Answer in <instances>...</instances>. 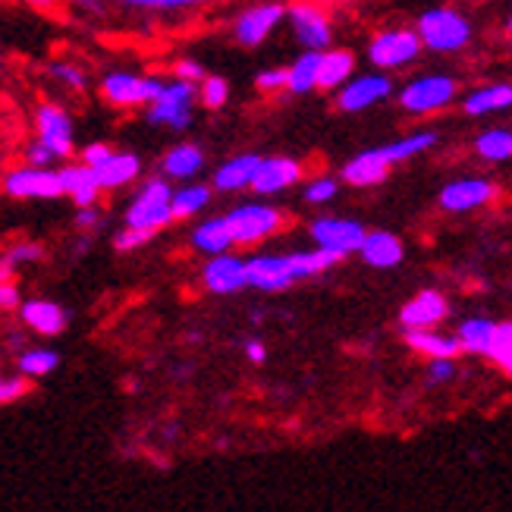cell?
<instances>
[{
    "label": "cell",
    "instance_id": "53",
    "mask_svg": "<svg viewBox=\"0 0 512 512\" xmlns=\"http://www.w3.org/2000/svg\"><path fill=\"white\" fill-rule=\"evenodd\" d=\"M494 346H503V349L512 352V324H497V340H494Z\"/></svg>",
    "mask_w": 512,
    "mask_h": 512
},
{
    "label": "cell",
    "instance_id": "27",
    "mask_svg": "<svg viewBox=\"0 0 512 512\" xmlns=\"http://www.w3.org/2000/svg\"><path fill=\"white\" fill-rule=\"evenodd\" d=\"M192 246L198 252L211 255V258L227 255V249L236 246L233 230H230V220L227 217H211V220H205V224H198L195 233H192Z\"/></svg>",
    "mask_w": 512,
    "mask_h": 512
},
{
    "label": "cell",
    "instance_id": "43",
    "mask_svg": "<svg viewBox=\"0 0 512 512\" xmlns=\"http://www.w3.org/2000/svg\"><path fill=\"white\" fill-rule=\"evenodd\" d=\"M337 198V180H330V176H321V180H311L308 189H305V202L311 205H327Z\"/></svg>",
    "mask_w": 512,
    "mask_h": 512
},
{
    "label": "cell",
    "instance_id": "55",
    "mask_svg": "<svg viewBox=\"0 0 512 512\" xmlns=\"http://www.w3.org/2000/svg\"><path fill=\"white\" fill-rule=\"evenodd\" d=\"M22 343H26V337H22L19 330H10V333H7V346H10V349H13L16 355L22 352Z\"/></svg>",
    "mask_w": 512,
    "mask_h": 512
},
{
    "label": "cell",
    "instance_id": "14",
    "mask_svg": "<svg viewBox=\"0 0 512 512\" xmlns=\"http://www.w3.org/2000/svg\"><path fill=\"white\" fill-rule=\"evenodd\" d=\"M296 280L299 277L289 255H258L249 261V286L264 289V293H280V289L293 286Z\"/></svg>",
    "mask_w": 512,
    "mask_h": 512
},
{
    "label": "cell",
    "instance_id": "22",
    "mask_svg": "<svg viewBox=\"0 0 512 512\" xmlns=\"http://www.w3.org/2000/svg\"><path fill=\"white\" fill-rule=\"evenodd\" d=\"M205 167V151L192 145V142H183V145H173L164 158H161V173L164 180H180V183H189L195 180L198 173Z\"/></svg>",
    "mask_w": 512,
    "mask_h": 512
},
{
    "label": "cell",
    "instance_id": "2",
    "mask_svg": "<svg viewBox=\"0 0 512 512\" xmlns=\"http://www.w3.org/2000/svg\"><path fill=\"white\" fill-rule=\"evenodd\" d=\"M173 189L164 176H151L142 183L136 198L126 208V227L142 233H158L173 224Z\"/></svg>",
    "mask_w": 512,
    "mask_h": 512
},
{
    "label": "cell",
    "instance_id": "48",
    "mask_svg": "<svg viewBox=\"0 0 512 512\" xmlns=\"http://www.w3.org/2000/svg\"><path fill=\"white\" fill-rule=\"evenodd\" d=\"M22 308V296H19V286L16 283H0V311L10 315V311Z\"/></svg>",
    "mask_w": 512,
    "mask_h": 512
},
{
    "label": "cell",
    "instance_id": "9",
    "mask_svg": "<svg viewBox=\"0 0 512 512\" xmlns=\"http://www.w3.org/2000/svg\"><path fill=\"white\" fill-rule=\"evenodd\" d=\"M286 22L293 29L296 41L305 51H330L333 44V22L327 16V10L315 0H289L286 4Z\"/></svg>",
    "mask_w": 512,
    "mask_h": 512
},
{
    "label": "cell",
    "instance_id": "10",
    "mask_svg": "<svg viewBox=\"0 0 512 512\" xmlns=\"http://www.w3.org/2000/svg\"><path fill=\"white\" fill-rule=\"evenodd\" d=\"M283 19H286V7L280 0H261V4L246 7L233 19V38L242 48H258V44H264L280 29Z\"/></svg>",
    "mask_w": 512,
    "mask_h": 512
},
{
    "label": "cell",
    "instance_id": "23",
    "mask_svg": "<svg viewBox=\"0 0 512 512\" xmlns=\"http://www.w3.org/2000/svg\"><path fill=\"white\" fill-rule=\"evenodd\" d=\"M387 173H390V164H387V158L381 154V148H371V151L355 154V158L343 167V180L349 186L368 189V186L384 183Z\"/></svg>",
    "mask_w": 512,
    "mask_h": 512
},
{
    "label": "cell",
    "instance_id": "39",
    "mask_svg": "<svg viewBox=\"0 0 512 512\" xmlns=\"http://www.w3.org/2000/svg\"><path fill=\"white\" fill-rule=\"evenodd\" d=\"M4 258L19 271V267H26V264L44 261V246H41V242H35V239H22V242H13V246L4 252Z\"/></svg>",
    "mask_w": 512,
    "mask_h": 512
},
{
    "label": "cell",
    "instance_id": "25",
    "mask_svg": "<svg viewBox=\"0 0 512 512\" xmlns=\"http://www.w3.org/2000/svg\"><path fill=\"white\" fill-rule=\"evenodd\" d=\"M506 107H512V85L509 82L481 85L462 98V110L469 117H487V114H497V110H506Z\"/></svg>",
    "mask_w": 512,
    "mask_h": 512
},
{
    "label": "cell",
    "instance_id": "29",
    "mask_svg": "<svg viewBox=\"0 0 512 512\" xmlns=\"http://www.w3.org/2000/svg\"><path fill=\"white\" fill-rule=\"evenodd\" d=\"M406 343L421 352V355H431V359H453V355L462 349L459 337H447V333H437V330H406Z\"/></svg>",
    "mask_w": 512,
    "mask_h": 512
},
{
    "label": "cell",
    "instance_id": "32",
    "mask_svg": "<svg viewBox=\"0 0 512 512\" xmlns=\"http://www.w3.org/2000/svg\"><path fill=\"white\" fill-rule=\"evenodd\" d=\"M456 337H459L462 349H469L475 355H491L494 340H497V324L484 321V318H469L459 327Z\"/></svg>",
    "mask_w": 512,
    "mask_h": 512
},
{
    "label": "cell",
    "instance_id": "35",
    "mask_svg": "<svg viewBox=\"0 0 512 512\" xmlns=\"http://www.w3.org/2000/svg\"><path fill=\"white\" fill-rule=\"evenodd\" d=\"M114 4L123 7V10H132V13H161V16H170V13L202 10V7L211 4V0H114Z\"/></svg>",
    "mask_w": 512,
    "mask_h": 512
},
{
    "label": "cell",
    "instance_id": "1",
    "mask_svg": "<svg viewBox=\"0 0 512 512\" xmlns=\"http://www.w3.org/2000/svg\"><path fill=\"white\" fill-rule=\"evenodd\" d=\"M415 32L421 44H425V51H434V54H459L469 48L475 38L472 19L459 13L456 7L425 10L415 22Z\"/></svg>",
    "mask_w": 512,
    "mask_h": 512
},
{
    "label": "cell",
    "instance_id": "24",
    "mask_svg": "<svg viewBox=\"0 0 512 512\" xmlns=\"http://www.w3.org/2000/svg\"><path fill=\"white\" fill-rule=\"evenodd\" d=\"M261 167L258 154H236L227 164H220L214 173V189L220 192H239V189H252L255 173Z\"/></svg>",
    "mask_w": 512,
    "mask_h": 512
},
{
    "label": "cell",
    "instance_id": "33",
    "mask_svg": "<svg viewBox=\"0 0 512 512\" xmlns=\"http://www.w3.org/2000/svg\"><path fill=\"white\" fill-rule=\"evenodd\" d=\"M16 368H19L22 377H29V381H38V377H48L51 371L60 368V355L54 349L32 346V349H22L16 355Z\"/></svg>",
    "mask_w": 512,
    "mask_h": 512
},
{
    "label": "cell",
    "instance_id": "40",
    "mask_svg": "<svg viewBox=\"0 0 512 512\" xmlns=\"http://www.w3.org/2000/svg\"><path fill=\"white\" fill-rule=\"evenodd\" d=\"M255 88L267 95H277V92H289V70L286 66H271V70H261L255 76Z\"/></svg>",
    "mask_w": 512,
    "mask_h": 512
},
{
    "label": "cell",
    "instance_id": "18",
    "mask_svg": "<svg viewBox=\"0 0 512 512\" xmlns=\"http://www.w3.org/2000/svg\"><path fill=\"white\" fill-rule=\"evenodd\" d=\"M447 315H450V305H447V299H443L440 293H434V289L418 293L412 302L403 305V311H399V318H403L406 330H431L434 324H440Z\"/></svg>",
    "mask_w": 512,
    "mask_h": 512
},
{
    "label": "cell",
    "instance_id": "44",
    "mask_svg": "<svg viewBox=\"0 0 512 512\" xmlns=\"http://www.w3.org/2000/svg\"><path fill=\"white\" fill-rule=\"evenodd\" d=\"M22 164H29V167H54L57 158L51 154V148H44L38 139H29L26 145H22Z\"/></svg>",
    "mask_w": 512,
    "mask_h": 512
},
{
    "label": "cell",
    "instance_id": "20",
    "mask_svg": "<svg viewBox=\"0 0 512 512\" xmlns=\"http://www.w3.org/2000/svg\"><path fill=\"white\" fill-rule=\"evenodd\" d=\"M19 318H22V324H26L29 330H35L38 337H60V333L66 330V324H70L66 311L57 302H48V299L22 302Z\"/></svg>",
    "mask_w": 512,
    "mask_h": 512
},
{
    "label": "cell",
    "instance_id": "61",
    "mask_svg": "<svg viewBox=\"0 0 512 512\" xmlns=\"http://www.w3.org/2000/svg\"><path fill=\"white\" fill-rule=\"evenodd\" d=\"M0 365H4V362H0Z\"/></svg>",
    "mask_w": 512,
    "mask_h": 512
},
{
    "label": "cell",
    "instance_id": "5",
    "mask_svg": "<svg viewBox=\"0 0 512 512\" xmlns=\"http://www.w3.org/2000/svg\"><path fill=\"white\" fill-rule=\"evenodd\" d=\"M198 104V85L180 82V79H167L158 101L145 107V117L151 126H164L173 132H183L192 126V114Z\"/></svg>",
    "mask_w": 512,
    "mask_h": 512
},
{
    "label": "cell",
    "instance_id": "7",
    "mask_svg": "<svg viewBox=\"0 0 512 512\" xmlns=\"http://www.w3.org/2000/svg\"><path fill=\"white\" fill-rule=\"evenodd\" d=\"M459 95V85L453 76L447 73H428V76H418L412 82L403 85V92H399V104H403L406 114H415V117H428V114H437V110L450 107Z\"/></svg>",
    "mask_w": 512,
    "mask_h": 512
},
{
    "label": "cell",
    "instance_id": "46",
    "mask_svg": "<svg viewBox=\"0 0 512 512\" xmlns=\"http://www.w3.org/2000/svg\"><path fill=\"white\" fill-rule=\"evenodd\" d=\"M151 236H154V233H142V230H129V227H123V230L117 233V239H114V249H117V252H132V249L145 246V242H148Z\"/></svg>",
    "mask_w": 512,
    "mask_h": 512
},
{
    "label": "cell",
    "instance_id": "60",
    "mask_svg": "<svg viewBox=\"0 0 512 512\" xmlns=\"http://www.w3.org/2000/svg\"><path fill=\"white\" fill-rule=\"evenodd\" d=\"M0 180H4V173H0Z\"/></svg>",
    "mask_w": 512,
    "mask_h": 512
},
{
    "label": "cell",
    "instance_id": "58",
    "mask_svg": "<svg viewBox=\"0 0 512 512\" xmlns=\"http://www.w3.org/2000/svg\"><path fill=\"white\" fill-rule=\"evenodd\" d=\"M506 32H509V44H512V13H509V22H506Z\"/></svg>",
    "mask_w": 512,
    "mask_h": 512
},
{
    "label": "cell",
    "instance_id": "47",
    "mask_svg": "<svg viewBox=\"0 0 512 512\" xmlns=\"http://www.w3.org/2000/svg\"><path fill=\"white\" fill-rule=\"evenodd\" d=\"M110 4H114V0H70V10H76L85 19H98L107 13Z\"/></svg>",
    "mask_w": 512,
    "mask_h": 512
},
{
    "label": "cell",
    "instance_id": "16",
    "mask_svg": "<svg viewBox=\"0 0 512 512\" xmlns=\"http://www.w3.org/2000/svg\"><path fill=\"white\" fill-rule=\"evenodd\" d=\"M205 286L217 296H227L236 293V289L249 286V261H239L233 255H217L205 264V274H202Z\"/></svg>",
    "mask_w": 512,
    "mask_h": 512
},
{
    "label": "cell",
    "instance_id": "21",
    "mask_svg": "<svg viewBox=\"0 0 512 512\" xmlns=\"http://www.w3.org/2000/svg\"><path fill=\"white\" fill-rule=\"evenodd\" d=\"M95 176H98V183H101L104 192H114V189H123V186L139 180V176H142V161H139V154H132V151H114L95 170Z\"/></svg>",
    "mask_w": 512,
    "mask_h": 512
},
{
    "label": "cell",
    "instance_id": "6",
    "mask_svg": "<svg viewBox=\"0 0 512 512\" xmlns=\"http://www.w3.org/2000/svg\"><path fill=\"white\" fill-rule=\"evenodd\" d=\"M32 126H35V139L51 148V154L57 161H73L76 154V126L70 110L57 101H41L32 114Z\"/></svg>",
    "mask_w": 512,
    "mask_h": 512
},
{
    "label": "cell",
    "instance_id": "28",
    "mask_svg": "<svg viewBox=\"0 0 512 512\" xmlns=\"http://www.w3.org/2000/svg\"><path fill=\"white\" fill-rule=\"evenodd\" d=\"M362 258L371 264V267H396L403 261V242H399L393 233L387 230H374L368 233L365 246H362Z\"/></svg>",
    "mask_w": 512,
    "mask_h": 512
},
{
    "label": "cell",
    "instance_id": "52",
    "mask_svg": "<svg viewBox=\"0 0 512 512\" xmlns=\"http://www.w3.org/2000/svg\"><path fill=\"white\" fill-rule=\"evenodd\" d=\"M26 7H32V10H38V13H54L63 0H22Z\"/></svg>",
    "mask_w": 512,
    "mask_h": 512
},
{
    "label": "cell",
    "instance_id": "11",
    "mask_svg": "<svg viewBox=\"0 0 512 512\" xmlns=\"http://www.w3.org/2000/svg\"><path fill=\"white\" fill-rule=\"evenodd\" d=\"M227 220L239 246H252L283 227V214L271 205H239L227 214Z\"/></svg>",
    "mask_w": 512,
    "mask_h": 512
},
{
    "label": "cell",
    "instance_id": "15",
    "mask_svg": "<svg viewBox=\"0 0 512 512\" xmlns=\"http://www.w3.org/2000/svg\"><path fill=\"white\" fill-rule=\"evenodd\" d=\"M494 195H497V186L487 180H453L443 186L440 205L443 211L462 214V211H475L487 202H494Z\"/></svg>",
    "mask_w": 512,
    "mask_h": 512
},
{
    "label": "cell",
    "instance_id": "56",
    "mask_svg": "<svg viewBox=\"0 0 512 512\" xmlns=\"http://www.w3.org/2000/svg\"><path fill=\"white\" fill-rule=\"evenodd\" d=\"M246 355H249L252 362H264V355H267V352H264L261 343H249V346H246Z\"/></svg>",
    "mask_w": 512,
    "mask_h": 512
},
{
    "label": "cell",
    "instance_id": "36",
    "mask_svg": "<svg viewBox=\"0 0 512 512\" xmlns=\"http://www.w3.org/2000/svg\"><path fill=\"white\" fill-rule=\"evenodd\" d=\"M475 151L478 158L500 164L512 158V132L509 129H484L481 136L475 139Z\"/></svg>",
    "mask_w": 512,
    "mask_h": 512
},
{
    "label": "cell",
    "instance_id": "41",
    "mask_svg": "<svg viewBox=\"0 0 512 512\" xmlns=\"http://www.w3.org/2000/svg\"><path fill=\"white\" fill-rule=\"evenodd\" d=\"M29 390H32L29 377H22V374H10V377H4V374H0V406L16 403V399H22Z\"/></svg>",
    "mask_w": 512,
    "mask_h": 512
},
{
    "label": "cell",
    "instance_id": "12",
    "mask_svg": "<svg viewBox=\"0 0 512 512\" xmlns=\"http://www.w3.org/2000/svg\"><path fill=\"white\" fill-rule=\"evenodd\" d=\"M311 239L318 242V249H327L333 255H349V252H362L368 230L355 220H343V217H321L311 224Z\"/></svg>",
    "mask_w": 512,
    "mask_h": 512
},
{
    "label": "cell",
    "instance_id": "17",
    "mask_svg": "<svg viewBox=\"0 0 512 512\" xmlns=\"http://www.w3.org/2000/svg\"><path fill=\"white\" fill-rule=\"evenodd\" d=\"M60 180H63V198H70V202L82 211V208H98V195L104 192L98 176L92 167L85 164H63L60 167Z\"/></svg>",
    "mask_w": 512,
    "mask_h": 512
},
{
    "label": "cell",
    "instance_id": "54",
    "mask_svg": "<svg viewBox=\"0 0 512 512\" xmlns=\"http://www.w3.org/2000/svg\"><path fill=\"white\" fill-rule=\"evenodd\" d=\"M0 283H16V267L0 255Z\"/></svg>",
    "mask_w": 512,
    "mask_h": 512
},
{
    "label": "cell",
    "instance_id": "13",
    "mask_svg": "<svg viewBox=\"0 0 512 512\" xmlns=\"http://www.w3.org/2000/svg\"><path fill=\"white\" fill-rule=\"evenodd\" d=\"M390 95H393V79L387 73H362L337 92V107L346 110V114H362V110L387 101Z\"/></svg>",
    "mask_w": 512,
    "mask_h": 512
},
{
    "label": "cell",
    "instance_id": "59",
    "mask_svg": "<svg viewBox=\"0 0 512 512\" xmlns=\"http://www.w3.org/2000/svg\"><path fill=\"white\" fill-rule=\"evenodd\" d=\"M0 66H4V51H0Z\"/></svg>",
    "mask_w": 512,
    "mask_h": 512
},
{
    "label": "cell",
    "instance_id": "31",
    "mask_svg": "<svg viewBox=\"0 0 512 512\" xmlns=\"http://www.w3.org/2000/svg\"><path fill=\"white\" fill-rule=\"evenodd\" d=\"M434 145H437V132H412V136H406V139H396V142L384 145L381 154L387 158V164L393 167V164H403V161L418 158V154L431 151Z\"/></svg>",
    "mask_w": 512,
    "mask_h": 512
},
{
    "label": "cell",
    "instance_id": "38",
    "mask_svg": "<svg viewBox=\"0 0 512 512\" xmlns=\"http://www.w3.org/2000/svg\"><path fill=\"white\" fill-rule=\"evenodd\" d=\"M227 101H230V82L224 76L208 73V79L198 85V104L208 110H220Z\"/></svg>",
    "mask_w": 512,
    "mask_h": 512
},
{
    "label": "cell",
    "instance_id": "42",
    "mask_svg": "<svg viewBox=\"0 0 512 512\" xmlns=\"http://www.w3.org/2000/svg\"><path fill=\"white\" fill-rule=\"evenodd\" d=\"M173 79L189 82V85H202L208 79V70L198 60H192V57H180V60L173 63Z\"/></svg>",
    "mask_w": 512,
    "mask_h": 512
},
{
    "label": "cell",
    "instance_id": "51",
    "mask_svg": "<svg viewBox=\"0 0 512 512\" xmlns=\"http://www.w3.org/2000/svg\"><path fill=\"white\" fill-rule=\"evenodd\" d=\"M491 359L506 371V374H512V352L509 349H503V346H494L491 349Z\"/></svg>",
    "mask_w": 512,
    "mask_h": 512
},
{
    "label": "cell",
    "instance_id": "4",
    "mask_svg": "<svg viewBox=\"0 0 512 512\" xmlns=\"http://www.w3.org/2000/svg\"><path fill=\"white\" fill-rule=\"evenodd\" d=\"M0 192L16 202H54L63 198V180L60 167H29L16 164L0 180Z\"/></svg>",
    "mask_w": 512,
    "mask_h": 512
},
{
    "label": "cell",
    "instance_id": "50",
    "mask_svg": "<svg viewBox=\"0 0 512 512\" xmlns=\"http://www.w3.org/2000/svg\"><path fill=\"white\" fill-rule=\"evenodd\" d=\"M453 377H456L453 359H437L431 365V384H447V381H453Z\"/></svg>",
    "mask_w": 512,
    "mask_h": 512
},
{
    "label": "cell",
    "instance_id": "57",
    "mask_svg": "<svg viewBox=\"0 0 512 512\" xmlns=\"http://www.w3.org/2000/svg\"><path fill=\"white\" fill-rule=\"evenodd\" d=\"M315 4H321V7H330V4H340V0H315Z\"/></svg>",
    "mask_w": 512,
    "mask_h": 512
},
{
    "label": "cell",
    "instance_id": "8",
    "mask_svg": "<svg viewBox=\"0 0 512 512\" xmlns=\"http://www.w3.org/2000/svg\"><path fill=\"white\" fill-rule=\"evenodd\" d=\"M425 44H421L415 29H403V26H393V29H381L371 41H368V60L377 70H403V66H412Z\"/></svg>",
    "mask_w": 512,
    "mask_h": 512
},
{
    "label": "cell",
    "instance_id": "49",
    "mask_svg": "<svg viewBox=\"0 0 512 512\" xmlns=\"http://www.w3.org/2000/svg\"><path fill=\"white\" fill-rule=\"evenodd\" d=\"M98 227H101V211L98 208H82V211H76V230L82 236L95 233Z\"/></svg>",
    "mask_w": 512,
    "mask_h": 512
},
{
    "label": "cell",
    "instance_id": "26",
    "mask_svg": "<svg viewBox=\"0 0 512 512\" xmlns=\"http://www.w3.org/2000/svg\"><path fill=\"white\" fill-rule=\"evenodd\" d=\"M355 79V54L346 48H330L321 54V76H318V88L324 92H340L346 82Z\"/></svg>",
    "mask_w": 512,
    "mask_h": 512
},
{
    "label": "cell",
    "instance_id": "30",
    "mask_svg": "<svg viewBox=\"0 0 512 512\" xmlns=\"http://www.w3.org/2000/svg\"><path fill=\"white\" fill-rule=\"evenodd\" d=\"M286 70H289V92H293V95L315 92L318 76H321V54L318 51H305V54H299L293 63H289Z\"/></svg>",
    "mask_w": 512,
    "mask_h": 512
},
{
    "label": "cell",
    "instance_id": "37",
    "mask_svg": "<svg viewBox=\"0 0 512 512\" xmlns=\"http://www.w3.org/2000/svg\"><path fill=\"white\" fill-rule=\"evenodd\" d=\"M211 202V189L208 186H183L173 192V217L176 220H186V217H195L198 211H205Z\"/></svg>",
    "mask_w": 512,
    "mask_h": 512
},
{
    "label": "cell",
    "instance_id": "3",
    "mask_svg": "<svg viewBox=\"0 0 512 512\" xmlns=\"http://www.w3.org/2000/svg\"><path fill=\"white\" fill-rule=\"evenodd\" d=\"M167 79L161 76H145V73H132V70H110L101 76L98 82V92L107 104L114 107H151L158 101L161 88Z\"/></svg>",
    "mask_w": 512,
    "mask_h": 512
},
{
    "label": "cell",
    "instance_id": "34",
    "mask_svg": "<svg viewBox=\"0 0 512 512\" xmlns=\"http://www.w3.org/2000/svg\"><path fill=\"white\" fill-rule=\"evenodd\" d=\"M44 76H48L54 85L66 88V92H76V95H82L88 88V70L76 60H51L44 66Z\"/></svg>",
    "mask_w": 512,
    "mask_h": 512
},
{
    "label": "cell",
    "instance_id": "19",
    "mask_svg": "<svg viewBox=\"0 0 512 512\" xmlns=\"http://www.w3.org/2000/svg\"><path fill=\"white\" fill-rule=\"evenodd\" d=\"M302 180V164L293 158H261V167L255 173L252 189L258 195H274Z\"/></svg>",
    "mask_w": 512,
    "mask_h": 512
},
{
    "label": "cell",
    "instance_id": "45",
    "mask_svg": "<svg viewBox=\"0 0 512 512\" xmlns=\"http://www.w3.org/2000/svg\"><path fill=\"white\" fill-rule=\"evenodd\" d=\"M110 154H114V148H110L107 142H88V145L79 151V164L98 170V167L110 158Z\"/></svg>",
    "mask_w": 512,
    "mask_h": 512
}]
</instances>
